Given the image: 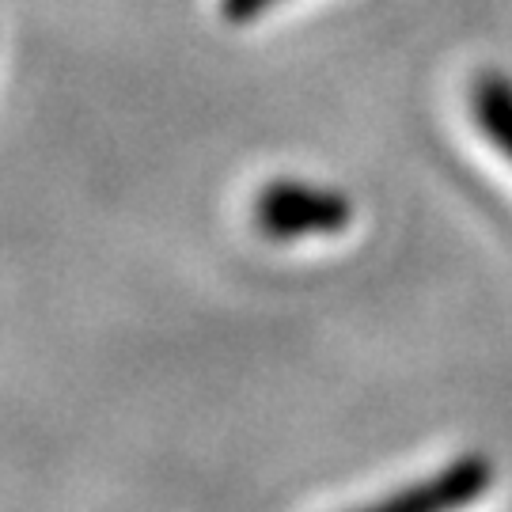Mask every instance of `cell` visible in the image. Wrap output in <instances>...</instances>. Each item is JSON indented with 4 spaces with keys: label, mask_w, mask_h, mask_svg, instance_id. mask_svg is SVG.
I'll return each mask as SVG.
<instances>
[{
    "label": "cell",
    "mask_w": 512,
    "mask_h": 512,
    "mask_svg": "<svg viewBox=\"0 0 512 512\" xmlns=\"http://www.w3.org/2000/svg\"><path fill=\"white\" fill-rule=\"evenodd\" d=\"M471 107L482 137L512 164V80L497 73L482 76L471 92Z\"/></svg>",
    "instance_id": "obj_3"
},
{
    "label": "cell",
    "mask_w": 512,
    "mask_h": 512,
    "mask_svg": "<svg viewBox=\"0 0 512 512\" xmlns=\"http://www.w3.org/2000/svg\"><path fill=\"white\" fill-rule=\"evenodd\" d=\"M349 220H353V202L330 186L277 179L262 186V194L255 198L258 232L277 243H293L300 236H334L349 228Z\"/></svg>",
    "instance_id": "obj_1"
},
{
    "label": "cell",
    "mask_w": 512,
    "mask_h": 512,
    "mask_svg": "<svg viewBox=\"0 0 512 512\" xmlns=\"http://www.w3.org/2000/svg\"><path fill=\"white\" fill-rule=\"evenodd\" d=\"M281 0H220V16L228 23H251V19L266 16Z\"/></svg>",
    "instance_id": "obj_4"
},
{
    "label": "cell",
    "mask_w": 512,
    "mask_h": 512,
    "mask_svg": "<svg viewBox=\"0 0 512 512\" xmlns=\"http://www.w3.org/2000/svg\"><path fill=\"white\" fill-rule=\"evenodd\" d=\"M494 482V463L486 456H463L448 463L437 475L421 478L414 486H406L399 494L384 497L376 509L384 512H448L463 509L490 490Z\"/></svg>",
    "instance_id": "obj_2"
}]
</instances>
